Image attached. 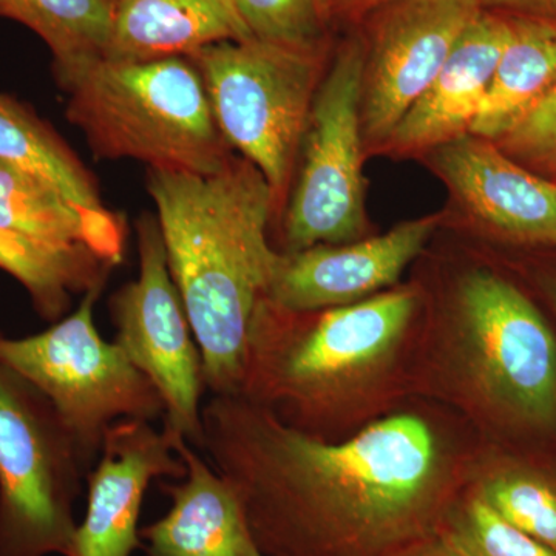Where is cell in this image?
Instances as JSON below:
<instances>
[{
  "label": "cell",
  "instance_id": "6da1fadb",
  "mask_svg": "<svg viewBox=\"0 0 556 556\" xmlns=\"http://www.w3.org/2000/svg\"><path fill=\"white\" fill-rule=\"evenodd\" d=\"M201 419L265 556H396L444 530L485 450L455 409L417 396L340 441L237 394L211 396Z\"/></svg>",
  "mask_w": 556,
  "mask_h": 556
},
{
  "label": "cell",
  "instance_id": "7a4b0ae2",
  "mask_svg": "<svg viewBox=\"0 0 556 556\" xmlns=\"http://www.w3.org/2000/svg\"><path fill=\"white\" fill-rule=\"evenodd\" d=\"M420 311L416 287L318 311L268 300L252 325L237 396L309 437H351L416 397Z\"/></svg>",
  "mask_w": 556,
  "mask_h": 556
},
{
  "label": "cell",
  "instance_id": "3957f363",
  "mask_svg": "<svg viewBox=\"0 0 556 556\" xmlns=\"http://www.w3.org/2000/svg\"><path fill=\"white\" fill-rule=\"evenodd\" d=\"M148 192L206 388L211 396L239 394L252 325L281 258L268 236L274 190L232 155L211 175L148 169Z\"/></svg>",
  "mask_w": 556,
  "mask_h": 556
},
{
  "label": "cell",
  "instance_id": "277c9868",
  "mask_svg": "<svg viewBox=\"0 0 556 556\" xmlns=\"http://www.w3.org/2000/svg\"><path fill=\"white\" fill-rule=\"evenodd\" d=\"M415 396L455 409L479 437L556 434V338L525 292L485 268L457 280L447 316L422 329Z\"/></svg>",
  "mask_w": 556,
  "mask_h": 556
},
{
  "label": "cell",
  "instance_id": "5b68a950",
  "mask_svg": "<svg viewBox=\"0 0 556 556\" xmlns=\"http://www.w3.org/2000/svg\"><path fill=\"white\" fill-rule=\"evenodd\" d=\"M65 115L98 159L211 175L233 155L189 58L121 62L100 56L53 72Z\"/></svg>",
  "mask_w": 556,
  "mask_h": 556
},
{
  "label": "cell",
  "instance_id": "8992f818",
  "mask_svg": "<svg viewBox=\"0 0 556 556\" xmlns=\"http://www.w3.org/2000/svg\"><path fill=\"white\" fill-rule=\"evenodd\" d=\"M189 60L230 149L254 164L280 199L324 78L325 50L249 38L204 47Z\"/></svg>",
  "mask_w": 556,
  "mask_h": 556
},
{
  "label": "cell",
  "instance_id": "52a82bcc",
  "mask_svg": "<svg viewBox=\"0 0 556 556\" xmlns=\"http://www.w3.org/2000/svg\"><path fill=\"white\" fill-rule=\"evenodd\" d=\"M101 292L91 289L78 308L38 334L0 332V358L53 404L89 471L112 424L166 415L159 390L98 331L93 311Z\"/></svg>",
  "mask_w": 556,
  "mask_h": 556
},
{
  "label": "cell",
  "instance_id": "ba28073f",
  "mask_svg": "<svg viewBox=\"0 0 556 556\" xmlns=\"http://www.w3.org/2000/svg\"><path fill=\"white\" fill-rule=\"evenodd\" d=\"M87 473L53 404L0 358V556H65Z\"/></svg>",
  "mask_w": 556,
  "mask_h": 556
},
{
  "label": "cell",
  "instance_id": "9c48e42d",
  "mask_svg": "<svg viewBox=\"0 0 556 556\" xmlns=\"http://www.w3.org/2000/svg\"><path fill=\"white\" fill-rule=\"evenodd\" d=\"M365 39H348L314 97L302 167L285 217V252L361 240L367 228L362 178Z\"/></svg>",
  "mask_w": 556,
  "mask_h": 556
},
{
  "label": "cell",
  "instance_id": "30bf717a",
  "mask_svg": "<svg viewBox=\"0 0 556 556\" xmlns=\"http://www.w3.org/2000/svg\"><path fill=\"white\" fill-rule=\"evenodd\" d=\"M139 274L113 292L109 314L115 343L159 390L164 428L203 448V357L167 263L156 215L137 222Z\"/></svg>",
  "mask_w": 556,
  "mask_h": 556
},
{
  "label": "cell",
  "instance_id": "8fae6325",
  "mask_svg": "<svg viewBox=\"0 0 556 556\" xmlns=\"http://www.w3.org/2000/svg\"><path fill=\"white\" fill-rule=\"evenodd\" d=\"M481 0H390L368 13L362 131L386 142L447 61Z\"/></svg>",
  "mask_w": 556,
  "mask_h": 556
},
{
  "label": "cell",
  "instance_id": "7c38bea8",
  "mask_svg": "<svg viewBox=\"0 0 556 556\" xmlns=\"http://www.w3.org/2000/svg\"><path fill=\"white\" fill-rule=\"evenodd\" d=\"M174 441L172 431H159L149 420L121 419L109 427L98 466L87 473L86 518L65 556H131L142 547L138 521L150 482L186 477Z\"/></svg>",
  "mask_w": 556,
  "mask_h": 556
},
{
  "label": "cell",
  "instance_id": "4fadbf2b",
  "mask_svg": "<svg viewBox=\"0 0 556 556\" xmlns=\"http://www.w3.org/2000/svg\"><path fill=\"white\" fill-rule=\"evenodd\" d=\"M438 223V217L413 219L383 236L281 252L269 302L288 311L338 308L394 288Z\"/></svg>",
  "mask_w": 556,
  "mask_h": 556
},
{
  "label": "cell",
  "instance_id": "5bb4252c",
  "mask_svg": "<svg viewBox=\"0 0 556 556\" xmlns=\"http://www.w3.org/2000/svg\"><path fill=\"white\" fill-rule=\"evenodd\" d=\"M438 148L439 170L475 217L508 239L556 244V182L471 134Z\"/></svg>",
  "mask_w": 556,
  "mask_h": 556
},
{
  "label": "cell",
  "instance_id": "9a60e30c",
  "mask_svg": "<svg viewBox=\"0 0 556 556\" xmlns=\"http://www.w3.org/2000/svg\"><path fill=\"white\" fill-rule=\"evenodd\" d=\"M175 452L186 466L178 484H164L169 511L139 530L148 556H265L260 551L239 495L228 479L207 466L185 438Z\"/></svg>",
  "mask_w": 556,
  "mask_h": 556
},
{
  "label": "cell",
  "instance_id": "2e32d148",
  "mask_svg": "<svg viewBox=\"0 0 556 556\" xmlns=\"http://www.w3.org/2000/svg\"><path fill=\"white\" fill-rule=\"evenodd\" d=\"M510 36V17L482 9L460 33L426 93L405 113L387 144L438 148L468 134Z\"/></svg>",
  "mask_w": 556,
  "mask_h": 556
},
{
  "label": "cell",
  "instance_id": "e0dca14e",
  "mask_svg": "<svg viewBox=\"0 0 556 556\" xmlns=\"http://www.w3.org/2000/svg\"><path fill=\"white\" fill-rule=\"evenodd\" d=\"M249 38L228 0H113L104 58H190L204 47Z\"/></svg>",
  "mask_w": 556,
  "mask_h": 556
},
{
  "label": "cell",
  "instance_id": "ac0fdd59",
  "mask_svg": "<svg viewBox=\"0 0 556 556\" xmlns=\"http://www.w3.org/2000/svg\"><path fill=\"white\" fill-rule=\"evenodd\" d=\"M0 226L56 248H89L118 266L126 254V222L91 212L38 174L0 160Z\"/></svg>",
  "mask_w": 556,
  "mask_h": 556
},
{
  "label": "cell",
  "instance_id": "d6986e66",
  "mask_svg": "<svg viewBox=\"0 0 556 556\" xmlns=\"http://www.w3.org/2000/svg\"><path fill=\"white\" fill-rule=\"evenodd\" d=\"M510 17V36L468 134L497 142L556 80V22Z\"/></svg>",
  "mask_w": 556,
  "mask_h": 556
},
{
  "label": "cell",
  "instance_id": "ffe728a7",
  "mask_svg": "<svg viewBox=\"0 0 556 556\" xmlns=\"http://www.w3.org/2000/svg\"><path fill=\"white\" fill-rule=\"evenodd\" d=\"M89 248H56L0 226V270L27 291L33 309L50 324L67 316L73 295L104 288L112 274Z\"/></svg>",
  "mask_w": 556,
  "mask_h": 556
},
{
  "label": "cell",
  "instance_id": "44dd1931",
  "mask_svg": "<svg viewBox=\"0 0 556 556\" xmlns=\"http://www.w3.org/2000/svg\"><path fill=\"white\" fill-rule=\"evenodd\" d=\"M0 160L49 179L87 211H110L89 169L61 135L30 105L5 93H0Z\"/></svg>",
  "mask_w": 556,
  "mask_h": 556
},
{
  "label": "cell",
  "instance_id": "7402d4cb",
  "mask_svg": "<svg viewBox=\"0 0 556 556\" xmlns=\"http://www.w3.org/2000/svg\"><path fill=\"white\" fill-rule=\"evenodd\" d=\"M468 490L556 554L555 473L485 447Z\"/></svg>",
  "mask_w": 556,
  "mask_h": 556
},
{
  "label": "cell",
  "instance_id": "603a6c76",
  "mask_svg": "<svg viewBox=\"0 0 556 556\" xmlns=\"http://www.w3.org/2000/svg\"><path fill=\"white\" fill-rule=\"evenodd\" d=\"M113 0H0V17L43 40L53 72L104 56Z\"/></svg>",
  "mask_w": 556,
  "mask_h": 556
},
{
  "label": "cell",
  "instance_id": "cb8c5ba5",
  "mask_svg": "<svg viewBox=\"0 0 556 556\" xmlns=\"http://www.w3.org/2000/svg\"><path fill=\"white\" fill-rule=\"evenodd\" d=\"M251 38L305 50L327 49L332 0H233Z\"/></svg>",
  "mask_w": 556,
  "mask_h": 556
},
{
  "label": "cell",
  "instance_id": "d4e9b609",
  "mask_svg": "<svg viewBox=\"0 0 556 556\" xmlns=\"http://www.w3.org/2000/svg\"><path fill=\"white\" fill-rule=\"evenodd\" d=\"M445 533L467 556H556L467 490L450 511Z\"/></svg>",
  "mask_w": 556,
  "mask_h": 556
},
{
  "label": "cell",
  "instance_id": "484cf974",
  "mask_svg": "<svg viewBox=\"0 0 556 556\" xmlns=\"http://www.w3.org/2000/svg\"><path fill=\"white\" fill-rule=\"evenodd\" d=\"M510 159L556 172V80L535 108L496 142Z\"/></svg>",
  "mask_w": 556,
  "mask_h": 556
},
{
  "label": "cell",
  "instance_id": "4316f807",
  "mask_svg": "<svg viewBox=\"0 0 556 556\" xmlns=\"http://www.w3.org/2000/svg\"><path fill=\"white\" fill-rule=\"evenodd\" d=\"M482 9L556 22V0H481Z\"/></svg>",
  "mask_w": 556,
  "mask_h": 556
},
{
  "label": "cell",
  "instance_id": "83f0119b",
  "mask_svg": "<svg viewBox=\"0 0 556 556\" xmlns=\"http://www.w3.org/2000/svg\"><path fill=\"white\" fill-rule=\"evenodd\" d=\"M396 556H467L444 532L428 536L399 552Z\"/></svg>",
  "mask_w": 556,
  "mask_h": 556
},
{
  "label": "cell",
  "instance_id": "f1b7e54d",
  "mask_svg": "<svg viewBox=\"0 0 556 556\" xmlns=\"http://www.w3.org/2000/svg\"><path fill=\"white\" fill-rule=\"evenodd\" d=\"M386 2L390 0H332V13L334 16L356 20V17L367 16Z\"/></svg>",
  "mask_w": 556,
  "mask_h": 556
},
{
  "label": "cell",
  "instance_id": "f546056e",
  "mask_svg": "<svg viewBox=\"0 0 556 556\" xmlns=\"http://www.w3.org/2000/svg\"><path fill=\"white\" fill-rule=\"evenodd\" d=\"M548 295H551L552 305H554V309L556 313V281H552L547 287Z\"/></svg>",
  "mask_w": 556,
  "mask_h": 556
},
{
  "label": "cell",
  "instance_id": "4dcf8cb0",
  "mask_svg": "<svg viewBox=\"0 0 556 556\" xmlns=\"http://www.w3.org/2000/svg\"><path fill=\"white\" fill-rule=\"evenodd\" d=\"M228 2L230 3V5H232V9H233V0H228ZM236 11V10H233Z\"/></svg>",
  "mask_w": 556,
  "mask_h": 556
}]
</instances>
